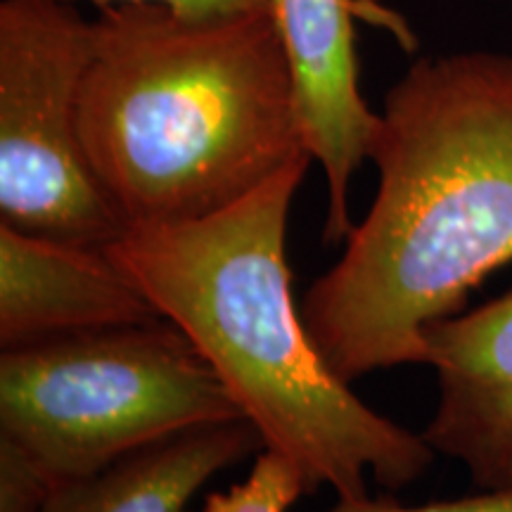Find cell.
<instances>
[{"mask_svg":"<svg viewBox=\"0 0 512 512\" xmlns=\"http://www.w3.org/2000/svg\"><path fill=\"white\" fill-rule=\"evenodd\" d=\"M368 159L375 200L302 302L311 342L347 384L427 366L425 328L512 261V55L413 62L384 95Z\"/></svg>","mask_w":512,"mask_h":512,"instance_id":"6da1fadb","label":"cell"},{"mask_svg":"<svg viewBox=\"0 0 512 512\" xmlns=\"http://www.w3.org/2000/svg\"><path fill=\"white\" fill-rule=\"evenodd\" d=\"M311 162L294 159L207 219L126 228L107 254L214 368L264 448L302 470L309 494L366 498L368 475L394 494L437 451L332 373L294 304L287 221Z\"/></svg>","mask_w":512,"mask_h":512,"instance_id":"7a4b0ae2","label":"cell"},{"mask_svg":"<svg viewBox=\"0 0 512 512\" xmlns=\"http://www.w3.org/2000/svg\"><path fill=\"white\" fill-rule=\"evenodd\" d=\"M79 133L128 228L207 219L309 155L273 10L102 5Z\"/></svg>","mask_w":512,"mask_h":512,"instance_id":"3957f363","label":"cell"},{"mask_svg":"<svg viewBox=\"0 0 512 512\" xmlns=\"http://www.w3.org/2000/svg\"><path fill=\"white\" fill-rule=\"evenodd\" d=\"M245 418L169 320L76 332L0 356V439L53 486L185 430Z\"/></svg>","mask_w":512,"mask_h":512,"instance_id":"277c9868","label":"cell"},{"mask_svg":"<svg viewBox=\"0 0 512 512\" xmlns=\"http://www.w3.org/2000/svg\"><path fill=\"white\" fill-rule=\"evenodd\" d=\"M93 22L62 0H0V223L107 249L126 221L81 145Z\"/></svg>","mask_w":512,"mask_h":512,"instance_id":"5b68a950","label":"cell"},{"mask_svg":"<svg viewBox=\"0 0 512 512\" xmlns=\"http://www.w3.org/2000/svg\"><path fill=\"white\" fill-rule=\"evenodd\" d=\"M273 19L290 64L304 145L328 183L323 240L339 245L354 228L351 181L370 155L380 121L358 86L356 24L387 31L406 53L418 50V36L382 0H273Z\"/></svg>","mask_w":512,"mask_h":512,"instance_id":"8992f818","label":"cell"},{"mask_svg":"<svg viewBox=\"0 0 512 512\" xmlns=\"http://www.w3.org/2000/svg\"><path fill=\"white\" fill-rule=\"evenodd\" d=\"M439 406L422 432L479 489L512 486V290L422 332Z\"/></svg>","mask_w":512,"mask_h":512,"instance_id":"52a82bcc","label":"cell"},{"mask_svg":"<svg viewBox=\"0 0 512 512\" xmlns=\"http://www.w3.org/2000/svg\"><path fill=\"white\" fill-rule=\"evenodd\" d=\"M162 320L107 249L0 223V347Z\"/></svg>","mask_w":512,"mask_h":512,"instance_id":"ba28073f","label":"cell"},{"mask_svg":"<svg viewBox=\"0 0 512 512\" xmlns=\"http://www.w3.org/2000/svg\"><path fill=\"white\" fill-rule=\"evenodd\" d=\"M261 448L247 418L192 427L55 486L43 512H185L211 477Z\"/></svg>","mask_w":512,"mask_h":512,"instance_id":"9c48e42d","label":"cell"},{"mask_svg":"<svg viewBox=\"0 0 512 512\" xmlns=\"http://www.w3.org/2000/svg\"><path fill=\"white\" fill-rule=\"evenodd\" d=\"M306 494L302 470L285 453L261 448L245 482L209 494L200 512H287Z\"/></svg>","mask_w":512,"mask_h":512,"instance_id":"30bf717a","label":"cell"},{"mask_svg":"<svg viewBox=\"0 0 512 512\" xmlns=\"http://www.w3.org/2000/svg\"><path fill=\"white\" fill-rule=\"evenodd\" d=\"M53 491L19 448L0 439V512H43Z\"/></svg>","mask_w":512,"mask_h":512,"instance_id":"8fae6325","label":"cell"},{"mask_svg":"<svg viewBox=\"0 0 512 512\" xmlns=\"http://www.w3.org/2000/svg\"><path fill=\"white\" fill-rule=\"evenodd\" d=\"M330 512H512V486L482 489V494L434 501L425 505H403L394 498H337Z\"/></svg>","mask_w":512,"mask_h":512,"instance_id":"7c38bea8","label":"cell"},{"mask_svg":"<svg viewBox=\"0 0 512 512\" xmlns=\"http://www.w3.org/2000/svg\"><path fill=\"white\" fill-rule=\"evenodd\" d=\"M74 3V0H62ZM98 5L117 3H159L176 12H190V15H214V12H242V10H273V0H91Z\"/></svg>","mask_w":512,"mask_h":512,"instance_id":"4fadbf2b","label":"cell"}]
</instances>
